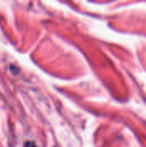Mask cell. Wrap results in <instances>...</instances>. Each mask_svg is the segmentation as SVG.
I'll return each instance as SVG.
<instances>
[{
  "label": "cell",
  "instance_id": "obj_1",
  "mask_svg": "<svg viewBox=\"0 0 146 147\" xmlns=\"http://www.w3.org/2000/svg\"><path fill=\"white\" fill-rule=\"evenodd\" d=\"M9 70H10V72H11L13 75H17L18 72L20 71L19 68L16 67V66L14 65H9Z\"/></svg>",
  "mask_w": 146,
  "mask_h": 147
},
{
  "label": "cell",
  "instance_id": "obj_2",
  "mask_svg": "<svg viewBox=\"0 0 146 147\" xmlns=\"http://www.w3.org/2000/svg\"><path fill=\"white\" fill-rule=\"evenodd\" d=\"M24 147H36V145L33 141H26L24 143Z\"/></svg>",
  "mask_w": 146,
  "mask_h": 147
}]
</instances>
